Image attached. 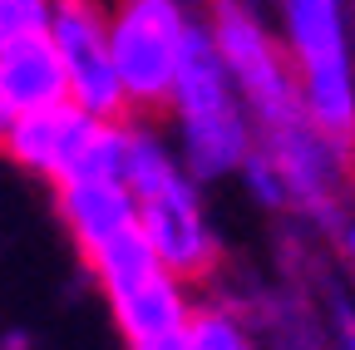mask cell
<instances>
[{
    "instance_id": "6da1fadb",
    "label": "cell",
    "mask_w": 355,
    "mask_h": 350,
    "mask_svg": "<svg viewBox=\"0 0 355 350\" xmlns=\"http://www.w3.org/2000/svg\"><path fill=\"white\" fill-rule=\"evenodd\" d=\"M286 55L296 64L306 119L331 139V148L355 163V64L340 0H282Z\"/></svg>"
},
{
    "instance_id": "7a4b0ae2",
    "label": "cell",
    "mask_w": 355,
    "mask_h": 350,
    "mask_svg": "<svg viewBox=\"0 0 355 350\" xmlns=\"http://www.w3.org/2000/svg\"><path fill=\"white\" fill-rule=\"evenodd\" d=\"M128 188L139 198V222L163 256V267L183 281H207L217 272V237L202 217V202L188 183V173L168 158V148L133 123L128 139Z\"/></svg>"
},
{
    "instance_id": "3957f363",
    "label": "cell",
    "mask_w": 355,
    "mask_h": 350,
    "mask_svg": "<svg viewBox=\"0 0 355 350\" xmlns=\"http://www.w3.org/2000/svg\"><path fill=\"white\" fill-rule=\"evenodd\" d=\"M173 114H178V128H183L193 173H227L252 158L237 84L212 45V30L193 25L183 69H178V89H173Z\"/></svg>"
},
{
    "instance_id": "277c9868",
    "label": "cell",
    "mask_w": 355,
    "mask_h": 350,
    "mask_svg": "<svg viewBox=\"0 0 355 350\" xmlns=\"http://www.w3.org/2000/svg\"><path fill=\"white\" fill-rule=\"evenodd\" d=\"M109 40L133 114L173 109L193 25L178 0H109Z\"/></svg>"
},
{
    "instance_id": "5b68a950",
    "label": "cell",
    "mask_w": 355,
    "mask_h": 350,
    "mask_svg": "<svg viewBox=\"0 0 355 350\" xmlns=\"http://www.w3.org/2000/svg\"><path fill=\"white\" fill-rule=\"evenodd\" d=\"M207 30H212V45H217L222 64H227L242 104L257 114V123L266 128V134H272V128H291V123L306 119L291 55L266 35V25L247 6H237V0H217Z\"/></svg>"
},
{
    "instance_id": "8992f818",
    "label": "cell",
    "mask_w": 355,
    "mask_h": 350,
    "mask_svg": "<svg viewBox=\"0 0 355 350\" xmlns=\"http://www.w3.org/2000/svg\"><path fill=\"white\" fill-rule=\"evenodd\" d=\"M50 35L60 45L64 74H69V99L84 104L99 119H128V94L114 64V40H109V6L104 0H55Z\"/></svg>"
},
{
    "instance_id": "52a82bcc",
    "label": "cell",
    "mask_w": 355,
    "mask_h": 350,
    "mask_svg": "<svg viewBox=\"0 0 355 350\" xmlns=\"http://www.w3.org/2000/svg\"><path fill=\"white\" fill-rule=\"evenodd\" d=\"M55 202L79 252H94L114 232L139 222V198H133L128 178H74L55 188Z\"/></svg>"
},
{
    "instance_id": "ba28073f",
    "label": "cell",
    "mask_w": 355,
    "mask_h": 350,
    "mask_svg": "<svg viewBox=\"0 0 355 350\" xmlns=\"http://www.w3.org/2000/svg\"><path fill=\"white\" fill-rule=\"evenodd\" d=\"M0 79H6L20 114L69 99V74H64V60H60V45L50 30H35V35L0 45Z\"/></svg>"
},
{
    "instance_id": "9c48e42d",
    "label": "cell",
    "mask_w": 355,
    "mask_h": 350,
    "mask_svg": "<svg viewBox=\"0 0 355 350\" xmlns=\"http://www.w3.org/2000/svg\"><path fill=\"white\" fill-rule=\"evenodd\" d=\"M188 350H252L242 321L222 306H193L188 321Z\"/></svg>"
},
{
    "instance_id": "30bf717a",
    "label": "cell",
    "mask_w": 355,
    "mask_h": 350,
    "mask_svg": "<svg viewBox=\"0 0 355 350\" xmlns=\"http://www.w3.org/2000/svg\"><path fill=\"white\" fill-rule=\"evenodd\" d=\"M15 99H10V89H6V79H0V148H6V134H10V123H15Z\"/></svg>"
},
{
    "instance_id": "8fae6325",
    "label": "cell",
    "mask_w": 355,
    "mask_h": 350,
    "mask_svg": "<svg viewBox=\"0 0 355 350\" xmlns=\"http://www.w3.org/2000/svg\"><path fill=\"white\" fill-rule=\"evenodd\" d=\"M336 335H340V350H355V316H350V311H340Z\"/></svg>"
},
{
    "instance_id": "7c38bea8",
    "label": "cell",
    "mask_w": 355,
    "mask_h": 350,
    "mask_svg": "<svg viewBox=\"0 0 355 350\" xmlns=\"http://www.w3.org/2000/svg\"><path fill=\"white\" fill-rule=\"evenodd\" d=\"M345 256H350V261H355V232H350V237H345Z\"/></svg>"
}]
</instances>
